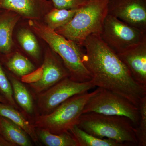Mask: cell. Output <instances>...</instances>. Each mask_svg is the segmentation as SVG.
<instances>
[{"label": "cell", "mask_w": 146, "mask_h": 146, "mask_svg": "<svg viewBox=\"0 0 146 146\" xmlns=\"http://www.w3.org/2000/svg\"><path fill=\"white\" fill-rule=\"evenodd\" d=\"M54 8L60 9H78L85 5L88 0H50Z\"/></svg>", "instance_id": "24"}, {"label": "cell", "mask_w": 146, "mask_h": 146, "mask_svg": "<svg viewBox=\"0 0 146 146\" xmlns=\"http://www.w3.org/2000/svg\"><path fill=\"white\" fill-rule=\"evenodd\" d=\"M39 140L47 146H78L76 141L70 131L55 134L44 129L37 128Z\"/></svg>", "instance_id": "18"}, {"label": "cell", "mask_w": 146, "mask_h": 146, "mask_svg": "<svg viewBox=\"0 0 146 146\" xmlns=\"http://www.w3.org/2000/svg\"><path fill=\"white\" fill-rule=\"evenodd\" d=\"M99 34L102 41L116 54L146 40V33L109 14Z\"/></svg>", "instance_id": "7"}, {"label": "cell", "mask_w": 146, "mask_h": 146, "mask_svg": "<svg viewBox=\"0 0 146 146\" xmlns=\"http://www.w3.org/2000/svg\"><path fill=\"white\" fill-rule=\"evenodd\" d=\"M6 65L9 70L21 77L35 70L31 61L18 52L15 53L8 58Z\"/></svg>", "instance_id": "21"}, {"label": "cell", "mask_w": 146, "mask_h": 146, "mask_svg": "<svg viewBox=\"0 0 146 146\" xmlns=\"http://www.w3.org/2000/svg\"><path fill=\"white\" fill-rule=\"evenodd\" d=\"M0 92L7 102L16 109L18 106L13 98L12 86L0 63Z\"/></svg>", "instance_id": "23"}, {"label": "cell", "mask_w": 146, "mask_h": 146, "mask_svg": "<svg viewBox=\"0 0 146 146\" xmlns=\"http://www.w3.org/2000/svg\"><path fill=\"white\" fill-rule=\"evenodd\" d=\"M17 37L21 47L28 54L35 59H39L40 47L34 32L28 29H21L18 31Z\"/></svg>", "instance_id": "20"}, {"label": "cell", "mask_w": 146, "mask_h": 146, "mask_svg": "<svg viewBox=\"0 0 146 146\" xmlns=\"http://www.w3.org/2000/svg\"><path fill=\"white\" fill-rule=\"evenodd\" d=\"M79 127L100 138L112 139L129 146H138L135 125L124 116L106 115L91 112L82 114Z\"/></svg>", "instance_id": "3"}, {"label": "cell", "mask_w": 146, "mask_h": 146, "mask_svg": "<svg viewBox=\"0 0 146 146\" xmlns=\"http://www.w3.org/2000/svg\"><path fill=\"white\" fill-rule=\"evenodd\" d=\"M0 146H12V145L5 140L0 134Z\"/></svg>", "instance_id": "26"}, {"label": "cell", "mask_w": 146, "mask_h": 146, "mask_svg": "<svg viewBox=\"0 0 146 146\" xmlns=\"http://www.w3.org/2000/svg\"><path fill=\"white\" fill-rule=\"evenodd\" d=\"M0 102H1L4 103H6L7 102V101L5 99V98H4L2 95L0 94Z\"/></svg>", "instance_id": "27"}, {"label": "cell", "mask_w": 146, "mask_h": 146, "mask_svg": "<svg viewBox=\"0 0 146 146\" xmlns=\"http://www.w3.org/2000/svg\"><path fill=\"white\" fill-rule=\"evenodd\" d=\"M82 61L96 86L123 97L136 106L146 96V88L135 80L130 71L101 38L99 34L89 35L83 42Z\"/></svg>", "instance_id": "1"}, {"label": "cell", "mask_w": 146, "mask_h": 146, "mask_svg": "<svg viewBox=\"0 0 146 146\" xmlns=\"http://www.w3.org/2000/svg\"><path fill=\"white\" fill-rule=\"evenodd\" d=\"M77 10L54 7L44 16V23L49 28L55 31L68 24L72 19Z\"/></svg>", "instance_id": "19"}, {"label": "cell", "mask_w": 146, "mask_h": 146, "mask_svg": "<svg viewBox=\"0 0 146 146\" xmlns=\"http://www.w3.org/2000/svg\"><path fill=\"white\" fill-rule=\"evenodd\" d=\"M13 90V98L15 101L27 114H32L34 111L33 100L31 94L22 82L13 76L9 75Z\"/></svg>", "instance_id": "17"}, {"label": "cell", "mask_w": 146, "mask_h": 146, "mask_svg": "<svg viewBox=\"0 0 146 146\" xmlns=\"http://www.w3.org/2000/svg\"><path fill=\"white\" fill-rule=\"evenodd\" d=\"M117 54L135 80L146 88V40Z\"/></svg>", "instance_id": "12"}, {"label": "cell", "mask_w": 146, "mask_h": 146, "mask_svg": "<svg viewBox=\"0 0 146 146\" xmlns=\"http://www.w3.org/2000/svg\"><path fill=\"white\" fill-rule=\"evenodd\" d=\"M110 0H91L78 9L68 24L55 31L66 39L82 46L91 34H100L108 15Z\"/></svg>", "instance_id": "4"}, {"label": "cell", "mask_w": 146, "mask_h": 146, "mask_svg": "<svg viewBox=\"0 0 146 146\" xmlns=\"http://www.w3.org/2000/svg\"><path fill=\"white\" fill-rule=\"evenodd\" d=\"M54 7L50 0H0V8L29 20L40 21Z\"/></svg>", "instance_id": "11"}, {"label": "cell", "mask_w": 146, "mask_h": 146, "mask_svg": "<svg viewBox=\"0 0 146 146\" xmlns=\"http://www.w3.org/2000/svg\"><path fill=\"white\" fill-rule=\"evenodd\" d=\"M98 87L91 93L75 95L59 105L52 112L36 118L34 125L36 128L44 129L55 134L68 132L78 125L84 108Z\"/></svg>", "instance_id": "5"}, {"label": "cell", "mask_w": 146, "mask_h": 146, "mask_svg": "<svg viewBox=\"0 0 146 146\" xmlns=\"http://www.w3.org/2000/svg\"><path fill=\"white\" fill-rule=\"evenodd\" d=\"M0 134L12 146H32L30 137L19 126L0 116Z\"/></svg>", "instance_id": "14"}, {"label": "cell", "mask_w": 146, "mask_h": 146, "mask_svg": "<svg viewBox=\"0 0 146 146\" xmlns=\"http://www.w3.org/2000/svg\"><path fill=\"white\" fill-rule=\"evenodd\" d=\"M0 116L7 118L22 128L35 143L39 141L34 125L12 106L0 102Z\"/></svg>", "instance_id": "15"}, {"label": "cell", "mask_w": 146, "mask_h": 146, "mask_svg": "<svg viewBox=\"0 0 146 146\" xmlns=\"http://www.w3.org/2000/svg\"><path fill=\"white\" fill-rule=\"evenodd\" d=\"M108 14L146 33V0H110Z\"/></svg>", "instance_id": "9"}, {"label": "cell", "mask_w": 146, "mask_h": 146, "mask_svg": "<svg viewBox=\"0 0 146 146\" xmlns=\"http://www.w3.org/2000/svg\"><path fill=\"white\" fill-rule=\"evenodd\" d=\"M28 25L31 29L60 56L69 71L70 78L79 82L91 80V74L82 61L84 52L81 46L56 33L40 20H29Z\"/></svg>", "instance_id": "2"}, {"label": "cell", "mask_w": 146, "mask_h": 146, "mask_svg": "<svg viewBox=\"0 0 146 146\" xmlns=\"http://www.w3.org/2000/svg\"><path fill=\"white\" fill-rule=\"evenodd\" d=\"M140 120L139 125L135 128V133L138 146H146V96L141 100L139 104Z\"/></svg>", "instance_id": "22"}, {"label": "cell", "mask_w": 146, "mask_h": 146, "mask_svg": "<svg viewBox=\"0 0 146 146\" xmlns=\"http://www.w3.org/2000/svg\"><path fill=\"white\" fill-rule=\"evenodd\" d=\"M42 65L44 70L42 78L38 82L29 84L36 94L42 93L63 79L70 77V73L63 60L50 48L46 52Z\"/></svg>", "instance_id": "10"}, {"label": "cell", "mask_w": 146, "mask_h": 146, "mask_svg": "<svg viewBox=\"0 0 146 146\" xmlns=\"http://www.w3.org/2000/svg\"><path fill=\"white\" fill-rule=\"evenodd\" d=\"M94 112L102 115L124 116L130 119L135 127L140 120L139 107L120 95L98 87L87 102L82 114Z\"/></svg>", "instance_id": "6"}, {"label": "cell", "mask_w": 146, "mask_h": 146, "mask_svg": "<svg viewBox=\"0 0 146 146\" xmlns=\"http://www.w3.org/2000/svg\"><path fill=\"white\" fill-rule=\"evenodd\" d=\"M7 11L0 16V52L5 54L10 53L13 48V31L21 17L15 12Z\"/></svg>", "instance_id": "13"}, {"label": "cell", "mask_w": 146, "mask_h": 146, "mask_svg": "<svg viewBox=\"0 0 146 146\" xmlns=\"http://www.w3.org/2000/svg\"><path fill=\"white\" fill-rule=\"evenodd\" d=\"M43 70L44 68L43 65H42L36 70L21 77V82L29 84L38 82L42 78Z\"/></svg>", "instance_id": "25"}, {"label": "cell", "mask_w": 146, "mask_h": 146, "mask_svg": "<svg viewBox=\"0 0 146 146\" xmlns=\"http://www.w3.org/2000/svg\"><path fill=\"white\" fill-rule=\"evenodd\" d=\"M88 1H91V0H88Z\"/></svg>", "instance_id": "28"}, {"label": "cell", "mask_w": 146, "mask_h": 146, "mask_svg": "<svg viewBox=\"0 0 146 146\" xmlns=\"http://www.w3.org/2000/svg\"><path fill=\"white\" fill-rule=\"evenodd\" d=\"M95 87L91 80L79 82L74 81L70 77L66 78L48 90L38 94V107L44 115L48 114L71 97L88 92Z\"/></svg>", "instance_id": "8"}, {"label": "cell", "mask_w": 146, "mask_h": 146, "mask_svg": "<svg viewBox=\"0 0 146 146\" xmlns=\"http://www.w3.org/2000/svg\"><path fill=\"white\" fill-rule=\"evenodd\" d=\"M78 144V146H126L127 144L112 139L95 137L82 129L78 125L69 131Z\"/></svg>", "instance_id": "16"}]
</instances>
